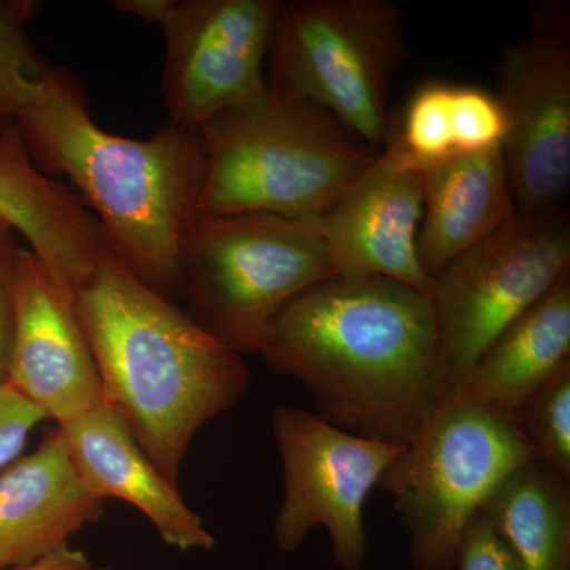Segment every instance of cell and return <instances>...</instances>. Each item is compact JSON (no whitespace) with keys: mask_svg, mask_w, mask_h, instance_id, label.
I'll return each instance as SVG.
<instances>
[{"mask_svg":"<svg viewBox=\"0 0 570 570\" xmlns=\"http://www.w3.org/2000/svg\"><path fill=\"white\" fill-rule=\"evenodd\" d=\"M452 115L456 154L502 149L508 119L494 94L474 86H455Z\"/></svg>","mask_w":570,"mask_h":570,"instance_id":"obj_23","label":"cell"},{"mask_svg":"<svg viewBox=\"0 0 570 570\" xmlns=\"http://www.w3.org/2000/svg\"><path fill=\"white\" fill-rule=\"evenodd\" d=\"M453 89L455 85L442 81L420 86L409 99L401 121L390 122L385 142H392L409 163L422 170L456 156Z\"/></svg>","mask_w":570,"mask_h":570,"instance_id":"obj_20","label":"cell"},{"mask_svg":"<svg viewBox=\"0 0 570 570\" xmlns=\"http://www.w3.org/2000/svg\"><path fill=\"white\" fill-rule=\"evenodd\" d=\"M568 365L570 275L487 347L456 395L513 414Z\"/></svg>","mask_w":570,"mask_h":570,"instance_id":"obj_18","label":"cell"},{"mask_svg":"<svg viewBox=\"0 0 570 570\" xmlns=\"http://www.w3.org/2000/svg\"><path fill=\"white\" fill-rule=\"evenodd\" d=\"M14 126L33 164L94 213L111 257L156 294L184 298V242L206 176L200 134L170 122L148 140L108 132L80 80L48 66Z\"/></svg>","mask_w":570,"mask_h":570,"instance_id":"obj_2","label":"cell"},{"mask_svg":"<svg viewBox=\"0 0 570 570\" xmlns=\"http://www.w3.org/2000/svg\"><path fill=\"white\" fill-rule=\"evenodd\" d=\"M75 303L105 401L165 478L179 485L195 434L247 392L242 355L110 254L75 291Z\"/></svg>","mask_w":570,"mask_h":570,"instance_id":"obj_3","label":"cell"},{"mask_svg":"<svg viewBox=\"0 0 570 570\" xmlns=\"http://www.w3.org/2000/svg\"><path fill=\"white\" fill-rule=\"evenodd\" d=\"M39 7L31 0L0 2V137L14 127L47 67L26 32Z\"/></svg>","mask_w":570,"mask_h":570,"instance_id":"obj_21","label":"cell"},{"mask_svg":"<svg viewBox=\"0 0 570 570\" xmlns=\"http://www.w3.org/2000/svg\"><path fill=\"white\" fill-rule=\"evenodd\" d=\"M279 7V0L115 2L116 10L159 26L168 122L194 132L268 89L264 67Z\"/></svg>","mask_w":570,"mask_h":570,"instance_id":"obj_9","label":"cell"},{"mask_svg":"<svg viewBox=\"0 0 570 570\" xmlns=\"http://www.w3.org/2000/svg\"><path fill=\"white\" fill-rule=\"evenodd\" d=\"M272 428L284 471V499L273 528L277 549L292 553L324 527L337 568L362 570L367 494L406 448L355 436L314 412L283 404L273 409Z\"/></svg>","mask_w":570,"mask_h":570,"instance_id":"obj_10","label":"cell"},{"mask_svg":"<svg viewBox=\"0 0 570 570\" xmlns=\"http://www.w3.org/2000/svg\"><path fill=\"white\" fill-rule=\"evenodd\" d=\"M261 355L326 422L409 448L450 395L431 299L387 277H332L281 311Z\"/></svg>","mask_w":570,"mask_h":570,"instance_id":"obj_1","label":"cell"},{"mask_svg":"<svg viewBox=\"0 0 570 570\" xmlns=\"http://www.w3.org/2000/svg\"><path fill=\"white\" fill-rule=\"evenodd\" d=\"M91 570H112L110 568H92Z\"/></svg>","mask_w":570,"mask_h":570,"instance_id":"obj_29","label":"cell"},{"mask_svg":"<svg viewBox=\"0 0 570 570\" xmlns=\"http://www.w3.org/2000/svg\"><path fill=\"white\" fill-rule=\"evenodd\" d=\"M479 512L523 570H570V485L542 461L512 469Z\"/></svg>","mask_w":570,"mask_h":570,"instance_id":"obj_19","label":"cell"},{"mask_svg":"<svg viewBox=\"0 0 570 570\" xmlns=\"http://www.w3.org/2000/svg\"><path fill=\"white\" fill-rule=\"evenodd\" d=\"M502 149L456 154L425 170L417 253L436 279L453 261L517 217Z\"/></svg>","mask_w":570,"mask_h":570,"instance_id":"obj_17","label":"cell"},{"mask_svg":"<svg viewBox=\"0 0 570 570\" xmlns=\"http://www.w3.org/2000/svg\"><path fill=\"white\" fill-rule=\"evenodd\" d=\"M0 217L73 292L110 254L96 217L66 183L33 164L17 126L0 137Z\"/></svg>","mask_w":570,"mask_h":570,"instance_id":"obj_16","label":"cell"},{"mask_svg":"<svg viewBox=\"0 0 570 570\" xmlns=\"http://www.w3.org/2000/svg\"><path fill=\"white\" fill-rule=\"evenodd\" d=\"M512 415L538 460L570 485V365Z\"/></svg>","mask_w":570,"mask_h":570,"instance_id":"obj_22","label":"cell"},{"mask_svg":"<svg viewBox=\"0 0 570 570\" xmlns=\"http://www.w3.org/2000/svg\"><path fill=\"white\" fill-rule=\"evenodd\" d=\"M105 501L78 475L59 428L0 472V570L24 568L69 547L102 517Z\"/></svg>","mask_w":570,"mask_h":570,"instance_id":"obj_15","label":"cell"},{"mask_svg":"<svg viewBox=\"0 0 570 570\" xmlns=\"http://www.w3.org/2000/svg\"><path fill=\"white\" fill-rule=\"evenodd\" d=\"M47 415L9 382L0 381V472L24 455L32 431Z\"/></svg>","mask_w":570,"mask_h":570,"instance_id":"obj_24","label":"cell"},{"mask_svg":"<svg viewBox=\"0 0 570 570\" xmlns=\"http://www.w3.org/2000/svg\"><path fill=\"white\" fill-rule=\"evenodd\" d=\"M86 489L140 510L165 543L181 551L212 550L216 539L186 504L178 485L142 452L121 415L107 403L58 425Z\"/></svg>","mask_w":570,"mask_h":570,"instance_id":"obj_14","label":"cell"},{"mask_svg":"<svg viewBox=\"0 0 570 570\" xmlns=\"http://www.w3.org/2000/svg\"><path fill=\"white\" fill-rule=\"evenodd\" d=\"M189 316L236 354H261L281 311L336 277L316 220L197 214L183 250Z\"/></svg>","mask_w":570,"mask_h":570,"instance_id":"obj_5","label":"cell"},{"mask_svg":"<svg viewBox=\"0 0 570 570\" xmlns=\"http://www.w3.org/2000/svg\"><path fill=\"white\" fill-rule=\"evenodd\" d=\"M14 239V230L0 217V247Z\"/></svg>","mask_w":570,"mask_h":570,"instance_id":"obj_28","label":"cell"},{"mask_svg":"<svg viewBox=\"0 0 570 570\" xmlns=\"http://www.w3.org/2000/svg\"><path fill=\"white\" fill-rule=\"evenodd\" d=\"M534 459L512 414L450 393L377 483L409 532L412 570H456L469 521L512 469Z\"/></svg>","mask_w":570,"mask_h":570,"instance_id":"obj_7","label":"cell"},{"mask_svg":"<svg viewBox=\"0 0 570 570\" xmlns=\"http://www.w3.org/2000/svg\"><path fill=\"white\" fill-rule=\"evenodd\" d=\"M570 275L568 209L521 216L460 255L434 279L439 371L449 393L513 321Z\"/></svg>","mask_w":570,"mask_h":570,"instance_id":"obj_8","label":"cell"},{"mask_svg":"<svg viewBox=\"0 0 570 570\" xmlns=\"http://www.w3.org/2000/svg\"><path fill=\"white\" fill-rule=\"evenodd\" d=\"M6 381L58 425L105 401L75 292L28 247L14 255V332Z\"/></svg>","mask_w":570,"mask_h":570,"instance_id":"obj_12","label":"cell"},{"mask_svg":"<svg viewBox=\"0 0 570 570\" xmlns=\"http://www.w3.org/2000/svg\"><path fill=\"white\" fill-rule=\"evenodd\" d=\"M456 570H523L512 550L478 512L461 542Z\"/></svg>","mask_w":570,"mask_h":570,"instance_id":"obj_25","label":"cell"},{"mask_svg":"<svg viewBox=\"0 0 570 570\" xmlns=\"http://www.w3.org/2000/svg\"><path fill=\"white\" fill-rule=\"evenodd\" d=\"M14 239L0 247V381L9 373L14 332Z\"/></svg>","mask_w":570,"mask_h":570,"instance_id":"obj_26","label":"cell"},{"mask_svg":"<svg viewBox=\"0 0 570 570\" xmlns=\"http://www.w3.org/2000/svg\"><path fill=\"white\" fill-rule=\"evenodd\" d=\"M423 193L425 170L385 142L316 220L336 276L387 277L431 299L434 281L417 253Z\"/></svg>","mask_w":570,"mask_h":570,"instance_id":"obj_13","label":"cell"},{"mask_svg":"<svg viewBox=\"0 0 570 570\" xmlns=\"http://www.w3.org/2000/svg\"><path fill=\"white\" fill-rule=\"evenodd\" d=\"M497 94L508 119L502 154L517 213L562 208L570 189V36L564 7H543L530 37L505 45Z\"/></svg>","mask_w":570,"mask_h":570,"instance_id":"obj_11","label":"cell"},{"mask_svg":"<svg viewBox=\"0 0 570 570\" xmlns=\"http://www.w3.org/2000/svg\"><path fill=\"white\" fill-rule=\"evenodd\" d=\"M404 56L403 13L390 0H288L277 11L266 82L279 96L328 112L379 153Z\"/></svg>","mask_w":570,"mask_h":570,"instance_id":"obj_6","label":"cell"},{"mask_svg":"<svg viewBox=\"0 0 570 570\" xmlns=\"http://www.w3.org/2000/svg\"><path fill=\"white\" fill-rule=\"evenodd\" d=\"M206 176L198 214L265 213L317 220L373 163L328 112L266 89L200 130Z\"/></svg>","mask_w":570,"mask_h":570,"instance_id":"obj_4","label":"cell"},{"mask_svg":"<svg viewBox=\"0 0 570 570\" xmlns=\"http://www.w3.org/2000/svg\"><path fill=\"white\" fill-rule=\"evenodd\" d=\"M92 566L82 551L71 550L69 547L55 551L41 560L24 566V568H14L9 570H91Z\"/></svg>","mask_w":570,"mask_h":570,"instance_id":"obj_27","label":"cell"}]
</instances>
